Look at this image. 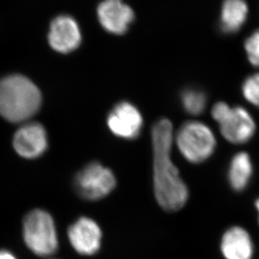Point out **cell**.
I'll list each match as a JSON object with an SVG mask.
<instances>
[{
    "label": "cell",
    "mask_w": 259,
    "mask_h": 259,
    "mask_svg": "<svg viewBox=\"0 0 259 259\" xmlns=\"http://www.w3.org/2000/svg\"><path fill=\"white\" fill-rule=\"evenodd\" d=\"M42 104L39 88L28 77L20 74L0 79V116L12 123L30 121Z\"/></svg>",
    "instance_id": "7a4b0ae2"
},
{
    "label": "cell",
    "mask_w": 259,
    "mask_h": 259,
    "mask_svg": "<svg viewBox=\"0 0 259 259\" xmlns=\"http://www.w3.org/2000/svg\"><path fill=\"white\" fill-rule=\"evenodd\" d=\"M249 15L246 0H224L220 15V29L226 34H235L242 30Z\"/></svg>",
    "instance_id": "4fadbf2b"
},
{
    "label": "cell",
    "mask_w": 259,
    "mask_h": 259,
    "mask_svg": "<svg viewBox=\"0 0 259 259\" xmlns=\"http://www.w3.org/2000/svg\"><path fill=\"white\" fill-rule=\"evenodd\" d=\"M23 237L28 248L40 257H49L58 251V232L50 213L35 209L23 221Z\"/></svg>",
    "instance_id": "5b68a950"
},
{
    "label": "cell",
    "mask_w": 259,
    "mask_h": 259,
    "mask_svg": "<svg viewBox=\"0 0 259 259\" xmlns=\"http://www.w3.org/2000/svg\"><path fill=\"white\" fill-rule=\"evenodd\" d=\"M98 19L108 32L122 35L135 18L134 11L122 0H104L98 6Z\"/></svg>",
    "instance_id": "8fae6325"
},
{
    "label": "cell",
    "mask_w": 259,
    "mask_h": 259,
    "mask_svg": "<svg viewBox=\"0 0 259 259\" xmlns=\"http://www.w3.org/2000/svg\"><path fill=\"white\" fill-rule=\"evenodd\" d=\"M174 142L183 157L194 164L209 159L217 146L214 132L209 125L199 120L183 123L174 136Z\"/></svg>",
    "instance_id": "3957f363"
},
{
    "label": "cell",
    "mask_w": 259,
    "mask_h": 259,
    "mask_svg": "<svg viewBox=\"0 0 259 259\" xmlns=\"http://www.w3.org/2000/svg\"><path fill=\"white\" fill-rule=\"evenodd\" d=\"M181 104L185 112L193 116L200 115L207 106V96L204 91L190 88L181 94Z\"/></svg>",
    "instance_id": "9a60e30c"
},
{
    "label": "cell",
    "mask_w": 259,
    "mask_h": 259,
    "mask_svg": "<svg viewBox=\"0 0 259 259\" xmlns=\"http://www.w3.org/2000/svg\"><path fill=\"white\" fill-rule=\"evenodd\" d=\"M241 91L246 101L259 109V72L252 73L245 78Z\"/></svg>",
    "instance_id": "2e32d148"
},
{
    "label": "cell",
    "mask_w": 259,
    "mask_h": 259,
    "mask_svg": "<svg viewBox=\"0 0 259 259\" xmlns=\"http://www.w3.org/2000/svg\"><path fill=\"white\" fill-rule=\"evenodd\" d=\"M116 178L112 170L99 162L85 165L77 172L73 186L82 199L97 201L107 197L116 187Z\"/></svg>",
    "instance_id": "8992f818"
},
{
    "label": "cell",
    "mask_w": 259,
    "mask_h": 259,
    "mask_svg": "<svg viewBox=\"0 0 259 259\" xmlns=\"http://www.w3.org/2000/svg\"><path fill=\"white\" fill-rule=\"evenodd\" d=\"M221 252L225 259H252L254 244L249 232L240 226L228 228L221 240Z\"/></svg>",
    "instance_id": "7c38bea8"
},
{
    "label": "cell",
    "mask_w": 259,
    "mask_h": 259,
    "mask_svg": "<svg viewBox=\"0 0 259 259\" xmlns=\"http://www.w3.org/2000/svg\"><path fill=\"white\" fill-rule=\"evenodd\" d=\"M253 172V163L250 155L246 152H237L232 157L227 169L230 187L236 192L244 191L250 185Z\"/></svg>",
    "instance_id": "5bb4252c"
},
{
    "label": "cell",
    "mask_w": 259,
    "mask_h": 259,
    "mask_svg": "<svg viewBox=\"0 0 259 259\" xmlns=\"http://www.w3.org/2000/svg\"><path fill=\"white\" fill-rule=\"evenodd\" d=\"M67 237L77 253L90 256L95 254L101 247L102 231L95 220L81 217L68 227Z\"/></svg>",
    "instance_id": "9c48e42d"
},
{
    "label": "cell",
    "mask_w": 259,
    "mask_h": 259,
    "mask_svg": "<svg viewBox=\"0 0 259 259\" xmlns=\"http://www.w3.org/2000/svg\"><path fill=\"white\" fill-rule=\"evenodd\" d=\"M255 208H256V210L257 212V221H258V225H259V197L256 199V201H255Z\"/></svg>",
    "instance_id": "d6986e66"
},
{
    "label": "cell",
    "mask_w": 259,
    "mask_h": 259,
    "mask_svg": "<svg viewBox=\"0 0 259 259\" xmlns=\"http://www.w3.org/2000/svg\"><path fill=\"white\" fill-rule=\"evenodd\" d=\"M82 41V34L77 21L69 15H59L53 20L48 33V42L53 50L69 53L76 50Z\"/></svg>",
    "instance_id": "30bf717a"
},
{
    "label": "cell",
    "mask_w": 259,
    "mask_h": 259,
    "mask_svg": "<svg viewBox=\"0 0 259 259\" xmlns=\"http://www.w3.org/2000/svg\"><path fill=\"white\" fill-rule=\"evenodd\" d=\"M211 116L219 125L222 137L232 144H246L257 132L254 118L249 110L242 106L217 102L212 107Z\"/></svg>",
    "instance_id": "277c9868"
},
{
    "label": "cell",
    "mask_w": 259,
    "mask_h": 259,
    "mask_svg": "<svg viewBox=\"0 0 259 259\" xmlns=\"http://www.w3.org/2000/svg\"><path fill=\"white\" fill-rule=\"evenodd\" d=\"M174 126L168 119L157 120L152 128V180L157 204L167 212L179 211L187 204L188 186L172 162Z\"/></svg>",
    "instance_id": "6da1fadb"
},
{
    "label": "cell",
    "mask_w": 259,
    "mask_h": 259,
    "mask_svg": "<svg viewBox=\"0 0 259 259\" xmlns=\"http://www.w3.org/2000/svg\"><path fill=\"white\" fill-rule=\"evenodd\" d=\"M244 49L250 64L259 69V29L252 31L245 40Z\"/></svg>",
    "instance_id": "e0dca14e"
},
{
    "label": "cell",
    "mask_w": 259,
    "mask_h": 259,
    "mask_svg": "<svg viewBox=\"0 0 259 259\" xmlns=\"http://www.w3.org/2000/svg\"><path fill=\"white\" fill-rule=\"evenodd\" d=\"M13 147L18 155L26 159L41 157L48 148L47 130L39 122L23 123L14 135Z\"/></svg>",
    "instance_id": "ba28073f"
},
{
    "label": "cell",
    "mask_w": 259,
    "mask_h": 259,
    "mask_svg": "<svg viewBox=\"0 0 259 259\" xmlns=\"http://www.w3.org/2000/svg\"><path fill=\"white\" fill-rule=\"evenodd\" d=\"M106 125L115 137L132 141L139 137L144 120L136 105L128 101H121L108 114Z\"/></svg>",
    "instance_id": "52a82bcc"
},
{
    "label": "cell",
    "mask_w": 259,
    "mask_h": 259,
    "mask_svg": "<svg viewBox=\"0 0 259 259\" xmlns=\"http://www.w3.org/2000/svg\"><path fill=\"white\" fill-rule=\"evenodd\" d=\"M0 259H17V257L10 251L0 250Z\"/></svg>",
    "instance_id": "ac0fdd59"
}]
</instances>
